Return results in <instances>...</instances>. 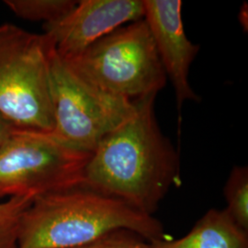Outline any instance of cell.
Here are the masks:
<instances>
[{"instance_id":"obj_13","label":"cell","mask_w":248,"mask_h":248,"mask_svg":"<svg viewBox=\"0 0 248 248\" xmlns=\"http://www.w3.org/2000/svg\"><path fill=\"white\" fill-rule=\"evenodd\" d=\"M76 248H152L150 243L136 232L115 230L88 245Z\"/></svg>"},{"instance_id":"obj_8","label":"cell","mask_w":248,"mask_h":248,"mask_svg":"<svg viewBox=\"0 0 248 248\" xmlns=\"http://www.w3.org/2000/svg\"><path fill=\"white\" fill-rule=\"evenodd\" d=\"M143 18L149 27L167 78L173 85L180 113L186 101H200L188 82L189 68L200 46L185 33L180 0H143Z\"/></svg>"},{"instance_id":"obj_14","label":"cell","mask_w":248,"mask_h":248,"mask_svg":"<svg viewBox=\"0 0 248 248\" xmlns=\"http://www.w3.org/2000/svg\"><path fill=\"white\" fill-rule=\"evenodd\" d=\"M14 131L15 129L2 116H0V146L8 140Z\"/></svg>"},{"instance_id":"obj_3","label":"cell","mask_w":248,"mask_h":248,"mask_svg":"<svg viewBox=\"0 0 248 248\" xmlns=\"http://www.w3.org/2000/svg\"><path fill=\"white\" fill-rule=\"evenodd\" d=\"M52 48L45 33L0 25V116L15 130L53 132Z\"/></svg>"},{"instance_id":"obj_5","label":"cell","mask_w":248,"mask_h":248,"mask_svg":"<svg viewBox=\"0 0 248 248\" xmlns=\"http://www.w3.org/2000/svg\"><path fill=\"white\" fill-rule=\"evenodd\" d=\"M91 155L52 133L15 130L0 146V198L34 201L82 186Z\"/></svg>"},{"instance_id":"obj_6","label":"cell","mask_w":248,"mask_h":248,"mask_svg":"<svg viewBox=\"0 0 248 248\" xmlns=\"http://www.w3.org/2000/svg\"><path fill=\"white\" fill-rule=\"evenodd\" d=\"M53 135L77 150L93 153L108 133L133 115L135 102L81 78L54 47L50 55Z\"/></svg>"},{"instance_id":"obj_10","label":"cell","mask_w":248,"mask_h":248,"mask_svg":"<svg viewBox=\"0 0 248 248\" xmlns=\"http://www.w3.org/2000/svg\"><path fill=\"white\" fill-rule=\"evenodd\" d=\"M225 210L242 229L248 232V168L236 166L231 171L223 188Z\"/></svg>"},{"instance_id":"obj_12","label":"cell","mask_w":248,"mask_h":248,"mask_svg":"<svg viewBox=\"0 0 248 248\" xmlns=\"http://www.w3.org/2000/svg\"><path fill=\"white\" fill-rule=\"evenodd\" d=\"M32 202L27 198H11L0 202V248H17L21 218Z\"/></svg>"},{"instance_id":"obj_11","label":"cell","mask_w":248,"mask_h":248,"mask_svg":"<svg viewBox=\"0 0 248 248\" xmlns=\"http://www.w3.org/2000/svg\"><path fill=\"white\" fill-rule=\"evenodd\" d=\"M77 1L73 0H6L5 4L18 17L31 21L51 23L69 12Z\"/></svg>"},{"instance_id":"obj_2","label":"cell","mask_w":248,"mask_h":248,"mask_svg":"<svg viewBox=\"0 0 248 248\" xmlns=\"http://www.w3.org/2000/svg\"><path fill=\"white\" fill-rule=\"evenodd\" d=\"M115 230L148 242L168 238L153 215L80 186L34 200L21 218L16 248H78Z\"/></svg>"},{"instance_id":"obj_4","label":"cell","mask_w":248,"mask_h":248,"mask_svg":"<svg viewBox=\"0 0 248 248\" xmlns=\"http://www.w3.org/2000/svg\"><path fill=\"white\" fill-rule=\"evenodd\" d=\"M65 61L89 83L133 102L157 95L167 83L144 18L119 28Z\"/></svg>"},{"instance_id":"obj_1","label":"cell","mask_w":248,"mask_h":248,"mask_svg":"<svg viewBox=\"0 0 248 248\" xmlns=\"http://www.w3.org/2000/svg\"><path fill=\"white\" fill-rule=\"evenodd\" d=\"M155 97L135 101L133 115L99 142L82 184L148 215L156 212L171 186L180 184L179 157L160 130Z\"/></svg>"},{"instance_id":"obj_7","label":"cell","mask_w":248,"mask_h":248,"mask_svg":"<svg viewBox=\"0 0 248 248\" xmlns=\"http://www.w3.org/2000/svg\"><path fill=\"white\" fill-rule=\"evenodd\" d=\"M144 17L143 0H81L62 18L45 24V32L68 60L119 28Z\"/></svg>"},{"instance_id":"obj_9","label":"cell","mask_w":248,"mask_h":248,"mask_svg":"<svg viewBox=\"0 0 248 248\" xmlns=\"http://www.w3.org/2000/svg\"><path fill=\"white\" fill-rule=\"evenodd\" d=\"M149 243L152 248H248V232L238 226L225 209H212L184 237Z\"/></svg>"}]
</instances>
